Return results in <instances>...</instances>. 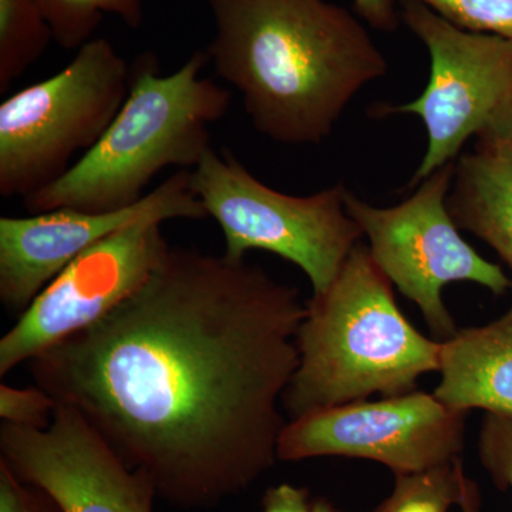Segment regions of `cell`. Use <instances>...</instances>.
<instances>
[{"mask_svg":"<svg viewBox=\"0 0 512 512\" xmlns=\"http://www.w3.org/2000/svg\"><path fill=\"white\" fill-rule=\"evenodd\" d=\"M439 372L434 396L451 409L512 419V308L488 325L458 329L441 342Z\"/></svg>","mask_w":512,"mask_h":512,"instance_id":"cell-13","label":"cell"},{"mask_svg":"<svg viewBox=\"0 0 512 512\" xmlns=\"http://www.w3.org/2000/svg\"><path fill=\"white\" fill-rule=\"evenodd\" d=\"M190 170L168 177L133 207L111 212L56 210L0 218V301L23 313L60 272L97 242L141 220H204Z\"/></svg>","mask_w":512,"mask_h":512,"instance_id":"cell-12","label":"cell"},{"mask_svg":"<svg viewBox=\"0 0 512 512\" xmlns=\"http://www.w3.org/2000/svg\"><path fill=\"white\" fill-rule=\"evenodd\" d=\"M0 512H63L45 491L23 483L0 463Z\"/></svg>","mask_w":512,"mask_h":512,"instance_id":"cell-21","label":"cell"},{"mask_svg":"<svg viewBox=\"0 0 512 512\" xmlns=\"http://www.w3.org/2000/svg\"><path fill=\"white\" fill-rule=\"evenodd\" d=\"M131 66L104 37L0 104V195L29 197L96 146L130 92Z\"/></svg>","mask_w":512,"mask_h":512,"instance_id":"cell-5","label":"cell"},{"mask_svg":"<svg viewBox=\"0 0 512 512\" xmlns=\"http://www.w3.org/2000/svg\"><path fill=\"white\" fill-rule=\"evenodd\" d=\"M312 501L308 488L279 484L266 490L262 512H311Z\"/></svg>","mask_w":512,"mask_h":512,"instance_id":"cell-23","label":"cell"},{"mask_svg":"<svg viewBox=\"0 0 512 512\" xmlns=\"http://www.w3.org/2000/svg\"><path fill=\"white\" fill-rule=\"evenodd\" d=\"M311 512H340L338 508L335 507L329 500L326 498H318V500L312 501Z\"/></svg>","mask_w":512,"mask_h":512,"instance_id":"cell-26","label":"cell"},{"mask_svg":"<svg viewBox=\"0 0 512 512\" xmlns=\"http://www.w3.org/2000/svg\"><path fill=\"white\" fill-rule=\"evenodd\" d=\"M195 52L161 76L154 53L131 64L130 92L96 146L55 183L23 198L30 214L56 210L111 212L133 207L168 167L192 170L211 147V126L227 116L231 93L201 73Z\"/></svg>","mask_w":512,"mask_h":512,"instance_id":"cell-3","label":"cell"},{"mask_svg":"<svg viewBox=\"0 0 512 512\" xmlns=\"http://www.w3.org/2000/svg\"><path fill=\"white\" fill-rule=\"evenodd\" d=\"M477 147L493 151L512 164V97L495 111L480 131Z\"/></svg>","mask_w":512,"mask_h":512,"instance_id":"cell-22","label":"cell"},{"mask_svg":"<svg viewBox=\"0 0 512 512\" xmlns=\"http://www.w3.org/2000/svg\"><path fill=\"white\" fill-rule=\"evenodd\" d=\"M357 15L379 32L393 33L402 23L396 0H353Z\"/></svg>","mask_w":512,"mask_h":512,"instance_id":"cell-24","label":"cell"},{"mask_svg":"<svg viewBox=\"0 0 512 512\" xmlns=\"http://www.w3.org/2000/svg\"><path fill=\"white\" fill-rule=\"evenodd\" d=\"M392 286L360 241L328 291L306 302L299 365L282 399L291 420L372 394L414 392L421 376L439 372L441 342L414 328Z\"/></svg>","mask_w":512,"mask_h":512,"instance_id":"cell-4","label":"cell"},{"mask_svg":"<svg viewBox=\"0 0 512 512\" xmlns=\"http://www.w3.org/2000/svg\"><path fill=\"white\" fill-rule=\"evenodd\" d=\"M305 316L298 289L261 266L171 247L106 318L30 360V375L158 498L202 510L275 466Z\"/></svg>","mask_w":512,"mask_h":512,"instance_id":"cell-1","label":"cell"},{"mask_svg":"<svg viewBox=\"0 0 512 512\" xmlns=\"http://www.w3.org/2000/svg\"><path fill=\"white\" fill-rule=\"evenodd\" d=\"M0 463L49 494L63 512H153V481L128 467L86 419L57 403L45 430L3 423Z\"/></svg>","mask_w":512,"mask_h":512,"instance_id":"cell-11","label":"cell"},{"mask_svg":"<svg viewBox=\"0 0 512 512\" xmlns=\"http://www.w3.org/2000/svg\"><path fill=\"white\" fill-rule=\"evenodd\" d=\"M53 33L66 50H79L92 40L104 15L119 18L128 28L144 23L147 0H37Z\"/></svg>","mask_w":512,"mask_h":512,"instance_id":"cell-16","label":"cell"},{"mask_svg":"<svg viewBox=\"0 0 512 512\" xmlns=\"http://www.w3.org/2000/svg\"><path fill=\"white\" fill-rule=\"evenodd\" d=\"M454 164L434 171L407 200L389 208L373 207L353 192L346 210L359 225L377 266L423 313L431 335L453 338L457 325L443 301L453 282H474L495 296L512 289L500 265L487 261L461 237L447 208Z\"/></svg>","mask_w":512,"mask_h":512,"instance_id":"cell-7","label":"cell"},{"mask_svg":"<svg viewBox=\"0 0 512 512\" xmlns=\"http://www.w3.org/2000/svg\"><path fill=\"white\" fill-rule=\"evenodd\" d=\"M163 224L134 222L70 262L0 340V376L90 328L130 298L170 251Z\"/></svg>","mask_w":512,"mask_h":512,"instance_id":"cell-10","label":"cell"},{"mask_svg":"<svg viewBox=\"0 0 512 512\" xmlns=\"http://www.w3.org/2000/svg\"><path fill=\"white\" fill-rule=\"evenodd\" d=\"M458 28L512 42V0H414Z\"/></svg>","mask_w":512,"mask_h":512,"instance_id":"cell-18","label":"cell"},{"mask_svg":"<svg viewBox=\"0 0 512 512\" xmlns=\"http://www.w3.org/2000/svg\"><path fill=\"white\" fill-rule=\"evenodd\" d=\"M447 208L460 231L490 245L512 271V164L476 147L454 164Z\"/></svg>","mask_w":512,"mask_h":512,"instance_id":"cell-14","label":"cell"},{"mask_svg":"<svg viewBox=\"0 0 512 512\" xmlns=\"http://www.w3.org/2000/svg\"><path fill=\"white\" fill-rule=\"evenodd\" d=\"M467 414L417 390L340 404L286 423L276 454L281 461L362 458L394 476L423 473L460 458Z\"/></svg>","mask_w":512,"mask_h":512,"instance_id":"cell-9","label":"cell"},{"mask_svg":"<svg viewBox=\"0 0 512 512\" xmlns=\"http://www.w3.org/2000/svg\"><path fill=\"white\" fill-rule=\"evenodd\" d=\"M463 474L458 458L423 473L396 476L392 493L373 512H448L460 503Z\"/></svg>","mask_w":512,"mask_h":512,"instance_id":"cell-17","label":"cell"},{"mask_svg":"<svg viewBox=\"0 0 512 512\" xmlns=\"http://www.w3.org/2000/svg\"><path fill=\"white\" fill-rule=\"evenodd\" d=\"M458 507L461 508V512H481L480 488L476 481L466 476V473L461 478V498Z\"/></svg>","mask_w":512,"mask_h":512,"instance_id":"cell-25","label":"cell"},{"mask_svg":"<svg viewBox=\"0 0 512 512\" xmlns=\"http://www.w3.org/2000/svg\"><path fill=\"white\" fill-rule=\"evenodd\" d=\"M190 183L208 217L220 225L225 256H281L305 272L312 296L328 291L363 238L346 210L343 183L305 197L285 194L258 180L231 151L214 148L190 170Z\"/></svg>","mask_w":512,"mask_h":512,"instance_id":"cell-6","label":"cell"},{"mask_svg":"<svg viewBox=\"0 0 512 512\" xmlns=\"http://www.w3.org/2000/svg\"><path fill=\"white\" fill-rule=\"evenodd\" d=\"M207 2L208 62L237 90L255 130L276 143L318 146L389 70L363 20L328 0Z\"/></svg>","mask_w":512,"mask_h":512,"instance_id":"cell-2","label":"cell"},{"mask_svg":"<svg viewBox=\"0 0 512 512\" xmlns=\"http://www.w3.org/2000/svg\"><path fill=\"white\" fill-rule=\"evenodd\" d=\"M52 40L37 0H0V93L8 92Z\"/></svg>","mask_w":512,"mask_h":512,"instance_id":"cell-15","label":"cell"},{"mask_svg":"<svg viewBox=\"0 0 512 512\" xmlns=\"http://www.w3.org/2000/svg\"><path fill=\"white\" fill-rule=\"evenodd\" d=\"M478 456L495 487L512 488V419L485 413L478 436Z\"/></svg>","mask_w":512,"mask_h":512,"instance_id":"cell-19","label":"cell"},{"mask_svg":"<svg viewBox=\"0 0 512 512\" xmlns=\"http://www.w3.org/2000/svg\"><path fill=\"white\" fill-rule=\"evenodd\" d=\"M400 16L430 56V77L410 103L380 107L382 114H413L427 131L423 160L407 190L461 156L464 144L478 136L512 97V42L471 32L448 22L414 0H402Z\"/></svg>","mask_w":512,"mask_h":512,"instance_id":"cell-8","label":"cell"},{"mask_svg":"<svg viewBox=\"0 0 512 512\" xmlns=\"http://www.w3.org/2000/svg\"><path fill=\"white\" fill-rule=\"evenodd\" d=\"M57 402L42 387L16 389L0 386V417L3 423L25 429L45 430L53 420Z\"/></svg>","mask_w":512,"mask_h":512,"instance_id":"cell-20","label":"cell"}]
</instances>
